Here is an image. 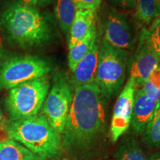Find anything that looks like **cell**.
Listing matches in <instances>:
<instances>
[{
  "instance_id": "6da1fadb",
  "label": "cell",
  "mask_w": 160,
  "mask_h": 160,
  "mask_svg": "<svg viewBox=\"0 0 160 160\" xmlns=\"http://www.w3.org/2000/svg\"><path fill=\"white\" fill-rule=\"evenodd\" d=\"M103 96L95 82L74 90L65 128L62 148L72 155H81L95 145L105 127Z\"/></svg>"
},
{
  "instance_id": "7a4b0ae2",
  "label": "cell",
  "mask_w": 160,
  "mask_h": 160,
  "mask_svg": "<svg viewBox=\"0 0 160 160\" xmlns=\"http://www.w3.org/2000/svg\"><path fill=\"white\" fill-rule=\"evenodd\" d=\"M0 26L8 42L22 49L41 47L51 37L45 16L33 6L19 2L12 3L3 11Z\"/></svg>"
},
{
  "instance_id": "3957f363",
  "label": "cell",
  "mask_w": 160,
  "mask_h": 160,
  "mask_svg": "<svg viewBox=\"0 0 160 160\" xmlns=\"http://www.w3.org/2000/svg\"><path fill=\"white\" fill-rule=\"evenodd\" d=\"M6 130L10 139L39 157L53 159L61 151V135L52 128L44 116L11 121Z\"/></svg>"
},
{
  "instance_id": "277c9868",
  "label": "cell",
  "mask_w": 160,
  "mask_h": 160,
  "mask_svg": "<svg viewBox=\"0 0 160 160\" xmlns=\"http://www.w3.org/2000/svg\"><path fill=\"white\" fill-rule=\"evenodd\" d=\"M50 88L46 77L20 84L11 88L5 100V108L11 121L37 115Z\"/></svg>"
},
{
  "instance_id": "5b68a950",
  "label": "cell",
  "mask_w": 160,
  "mask_h": 160,
  "mask_svg": "<svg viewBox=\"0 0 160 160\" xmlns=\"http://www.w3.org/2000/svg\"><path fill=\"white\" fill-rule=\"evenodd\" d=\"M126 62L127 55L122 50L104 41L99 45L95 83L104 97L110 99L119 93L125 82Z\"/></svg>"
},
{
  "instance_id": "8992f818",
  "label": "cell",
  "mask_w": 160,
  "mask_h": 160,
  "mask_svg": "<svg viewBox=\"0 0 160 160\" xmlns=\"http://www.w3.org/2000/svg\"><path fill=\"white\" fill-rule=\"evenodd\" d=\"M50 64L37 56H17L0 64V89H11L20 84L45 77Z\"/></svg>"
},
{
  "instance_id": "52a82bcc",
  "label": "cell",
  "mask_w": 160,
  "mask_h": 160,
  "mask_svg": "<svg viewBox=\"0 0 160 160\" xmlns=\"http://www.w3.org/2000/svg\"><path fill=\"white\" fill-rule=\"evenodd\" d=\"M73 92L68 82L60 77L56 80L42 105V114L54 131L62 135L71 108Z\"/></svg>"
},
{
  "instance_id": "ba28073f",
  "label": "cell",
  "mask_w": 160,
  "mask_h": 160,
  "mask_svg": "<svg viewBox=\"0 0 160 160\" xmlns=\"http://www.w3.org/2000/svg\"><path fill=\"white\" fill-rule=\"evenodd\" d=\"M136 88L135 79L130 77L116 102L110 127V135L113 142H117L131 125Z\"/></svg>"
},
{
  "instance_id": "9c48e42d",
  "label": "cell",
  "mask_w": 160,
  "mask_h": 160,
  "mask_svg": "<svg viewBox=\"0 0 160 160\" xmlns=\"http://www.w3.org/2000/svg\"><path fill=\"white\" fill-rule=\"evenodd\" d=\"M104 42L120 50L131 48L134 44V33L125 17L111 11L105 22Z\"/></svg>"
},
{
  "instance_id": "30bf717a",
  "label": "cell",
  "mask_w": 160,
  "mask_h": 160,
  "mask_svg": "<svg viewBox=\"0 0 160 160\" xmlns=\"http://www.w3.org/2000/svg\"><path fill=\"white\" fill-rule=\"evenodd\" d=\"M159 65V57L146 41L143 32L130 67V75L135 79L137 85L144 82Z\"/></svg>"
},
{
  "instance_id": "8fae6325",
  "label": "cell",
  "mask_w": 160,
  "mask_h": 160,
  "mask_svg": "<svg viewBox=\"0 0 160 160\" xmlns=\"http://www.w3.org/2000/svg\"><path fill=\"white\" fill-rule=\"evenodd\" d=\"M160 102L146 93L141 88H136L131 125L137 134H142Z\"/></svg>"
},
{
  "instance_id": "7c38bea8",
  "label": "cell",
  "mask_w": 160,
  "mask_h": 160,
  "mask_svg": "<svg viewBox=\"0 0 160 160\" xmlns=\"http://www.w3.org/2000/svg\"><path fill=\"white\" fill-rule=\"evenodd\" d=\"M99 53V43L98 42L97 37L92 43L87 54L79 62L73 72L71 84L74 87V89L80 86L95 82Z\"/></svg>"
},
{
  "instance_id": "4fadbf2b",
  "label": "cell",
  "mask_w": 160,
  "mask_h": 160,
  "mask_svg": "<svg viewBox=\"0 0 160 160\" xmlns=\"http://www.w3.org/2000/svg\"><path fill=\"white\" fill-rule=\"evenodd\" d=\"M97 11L91 8H77L68 37L69 49L81 41L96 25Z\"/></svg>"
},
{
  "instance_id": "5bb4252c",
  "label": "cell",
  "mask_w": 160,
  "mask_h": 160,
  "mask_svg": "<svg viewBox=\"0 0 160 160\" xmlns=\"http://www.w3.org/2000/svg\"><path fill=\"white\" fill-rule=\"evenodd\" d=\"M54 11L60 28L66 37H69L70 31L77 11L73 0H57Z\"/></svg>"
},
{
  "instance_id": "9a60e30c",
  "label": "cell",
  "mask_w": 160,
  "mask_h": 160,
  "mask_svg": "<svg viewBox=\"0 0 160 160\" xmlns=\"http://www.w3.org/2000/svg\"><path fill=\"white\" fill-rule=\"evenodd\" d=\"M96 38L97 32L96 25H94L81 41L69 49L68 66L72 72L74 71L79 62L87 54Z\"/></svg>"
},
{
  "instance_id": "2e32d148",
  "label": "cell",
  "mask_w": 160,
  "mask_h": 160,
  "mask_svg": "<svg viewBox=\"0 0 160 160\" xmlns=\"http://www.w3.org/2000/svg\"><path fill=\"white\" fill-rule=\"evenodd\" d=\"M34 155L14 140L0 141V160H31Z\"/></svg>"
},
{
  "instance_id": "e0dca14e",
  "label": "cell",
  "mask_w": 160,
  "mask_h": 160,
  "mask_svg": "<svg viewBox=\"0 0 160 160\" xmlns=\"http://www.w3.org/2000/svg\"><path fill=\"white\" fill-rule=\"evenodd\" d=\"M145 143L152 148H160V104L143 132Z\"/></svg>"
},
{
  "instance_id": "ac0fdd59",
  "label": "cell",
  "mask_w": 160,
  "mask_h": 160,
  "mask_svg": "<svg viewBox=\"0 0 160 160\" xmlns=\"http://www.w3.org/2000/svg\"><path fill=\"white\" fill-rule=\"evenodd\" d=\"M136 17L141 22L149 24L159 16L156 0H135Z\"/></svg>"
},
{
  "instance_id": "d6986e66",
  "label": "cell",
  "mask_w": 160,
  "mask_h": 160,
  "mask_svg": "<svg viewBox=\"0 0 160 160\" xmlns=\"http://www.w3.org/2000/svg\"><path fill=\"white\" fill-rule=\"evenodd\" d=\"M117 160H148L147 157L140 148L133 141H127L118 150Z\"/></svg>"
},
{
  "instance_id": "ffe728a7",
  "label": "cell",
  "mask_w": 160,
  "mask_h": 160,
  "mask_svg": "<svg viewBox=\"0 0 160 160\" xmlns=\"http://www.w3.org/2000/svg\"><path fill=\"white\" fill-rule=\"evenodd\" d=\"M137 85L139 86L146 93L160 102V66L152 72L146 81Z\"/></svg>"
},
{
  "instance_id": "44dd1931",
  "label": "cell",
  "mask_w": 160,
  "mask_h": 160,
  "mask_svg": "<svg viewBox=\"0 0 160 160\" xmlns=\"http://www.w3.org/2000/svg\"><path fill=\"white\" fill-rule=\"evenodd\" d=\"M142 32L150 47L160 57V17L155 20L149 30L144 29Z\"/></svg>"
},
{
  "instance_id": "7402d4cb",
  "label": "cell",
  "mask_w": 160,
  "mask_h": 160,
  "mask_svg": "<svg viewBox=\"0 0 160 160\" xmlns=\"http://www.w3.org/2000/svg\"><path fill=\"white\" fill-rule=\"evenodd\" d=\"M76 8H91L98 9L102 0H73Z\"/></svg>"
},
{
  "instance_id": "603a6c76",
  "label": "cell",
  "mask_w": 160,
  "mask_h": 160,
  "mask_svg": "<svg viewBox=\"0 0 160 160\" xmlns=\"http://www.w3.org/2000/svg\"><path fill=\"white\" fill-rule=\"evenodd\" d=\"M6 59V49L5 45V35L0 26V64Z\"/></svg>"
},
{
  "instance_id": "cb8c5ba5",
  "label": "cell",
  "mask_w": 160,
  "mask_h": 160,
  "mask_svg": "<svg viewBox=\"0 0 160 160\" xmlns=\"http://www.w3.org/2000/svg\"><path fill=\"white\" fill-rule=\"evenodd\" d=\"M112 1L126 7H130L135 4V0H112Z\"/></svg>"
},
{
  "instance_id": "d4e9b609",
  "label": "cell",
  "mask_w": 160,
  "mask_h": 160,
  "mask_svg": "<svg viewBox=\"0 0 160 160\" xmlns=\"http://www.w3.org/2000/svg\"><path fill=\"white\" fill-rule=\"evenodd\" d=\"M54 0H37V5L41 6V7H45L51 4Z\"/></svg>"
},
{
  "instance_id": "484cf974",
  "label": "cell",
  "mask_w": 160,
  "mask_h": 160,
  "mask_svg": "<svg viewBox=\"0 0 160 160\" xmlns=\"http://www.w3.org/2000/svg\"><path fill=\"white\" fill-rule=\"evenodd\" d=\"M22 2L25 4V5L34 6L37 5V0H21Z\"/></svg>"
},
{
  "instance_id": "4316f807",
  "label": "cell",
  "mask_w": 160,
  "mask_h": 160,
  "mask_svg": "<svg viewBox=\"0 0 160 160\" xmlns=\"http://www.w3.org/2000/svg\"><path fill=\"white\" fill-rule=\"evenodd\" d=\"M148 160H160V152L152 154Z\"/></svg>"
},
{
  "instance_id": "83f0119b",
  "label": "cell",
  "mask_w": 160,
  "mask_h": 160,
  "mask_svg": "<svg viewBox=\"0 0 160 160\" xmlns=\"http://www.w3.org/2000/svg\"><path fill=\"white\" fill-rule=\"evenodd\" d=\"M52 159H48V158L41 157H39V156L34 155V157H33V158L31 160H52Z\"/></svg>"
},
{
  "instance_id": "f1b7e54d",
  "label": "cell",
  "mask_w": 160,
  "mask_h": 160,
  "mask_svg": "<svg viewBox=\"0 0 160 160\" xmlns=\"http://www.w3.org/2000/svg\"><path fill=\"white\" fill-rule=\"evenodd\" d=\"M156 2H157V11L159 14L160 15V0H156Z\"/></svg>"
},
{
  "instance_id": "f546056e",
  "label": "cell",
  "mask_w": 160,
  "mask_h": 160,
  "mask_svg": "<svg viewBox=\"0 0 160 160\" xmlns=\"http://www.w3.org/2000/svg\"><path fill=\"white\" fill-rule=\"evenodd\" d=\"M1 119H2V113H1V111H0V121H1Z\"/></svg>"
},
{
  "instance_id": "4dcf8cb0",
  "label": "cell",
  "mask_w": 160,
  "mask_h": 160,
  "mask_svg": "<svg viewBox=\"0 0 160 160\" xmlns=\"http://www.w3.org/2000/svg\"><path fill=\"white\" fill-rule=\"evenodd\" d=\"M62 160H70V159H66V158H65V159H63Z\"/></svg>"
},
{
  "instance_id": "1f68e13d",
  "label": "cell",
  "mask_w": 160,
  "mask_h": 160,
  "mask_svg": "<svg viewBox=\"0 0 160 160\" xmlns=\"http://www.w3.org/2000/svg\"><path fill=\"white\" fill-rule=\"evenodd\" d=\"M159 65L160 66V57H159Z\"/></svg>"
}]
</instances>
